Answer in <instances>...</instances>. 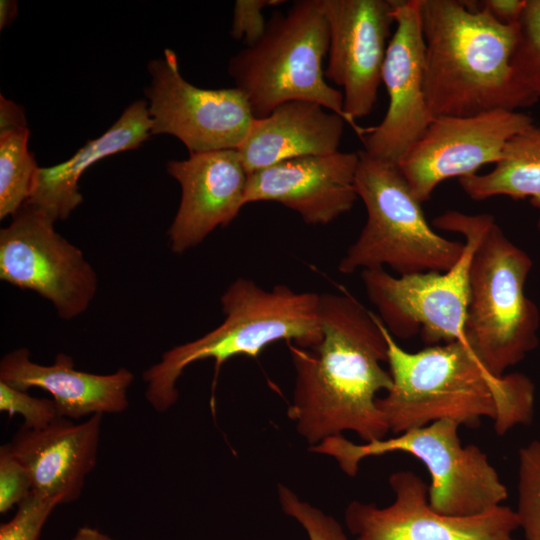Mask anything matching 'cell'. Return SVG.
Here are the masks:
<instances>
[{"label":"cell","instance_id":"obj_9","mask_svg":"<svg viewBox=\"0 0 540 540\" xmlns=\"http://www.w3.org/2000/svg\"><path fill=\"white\" fill-rule=\"evenodd\" d=\"M56 221L25 203L0 230V279L31 290L54 306L63 320L83 314L98 278L83 252L54 228Z\"/></svg>","mask_w":540,"mask_h":540},{"label":"cell","instance_id":"obj_30","mask_svg":"<svg viewBox=\"0 0 540 540\" xmlns=\"http://www.w3.org/2000/svg\"><path fill=\"white\" fill-rule=\"evenodd\" d=\"M283 3V0H237L233 8L231 37L242 40L246 46L255 44L267 26L263 10Z\"/></svg>","mask_w":540,"mask_h":540},{"label":"cell","instance_id":"obj_17","mask_svg":"<svg viewBox=\"0 0 540 540\" xmlns=\"http://www.w3.org/2000/svg\"><path fill=\"white\" fill-rule=\"evenodd\" d=\"M358 152L292 158L248 175L246 205L273 201L310 225H326L349 212L358 198Z\"/></svg>","mask_w":540,"mask_h":540},{"label":"cell","instance_id":"obj_19","mask_svg":"<svg viewBox=\"0 0 540 540\" xmlns=\"http://www.w3.org/2000/svg\"><path fill=\"white\" fill-rule=\"evenodd\" d=\"M133 380L134 374L124 367L111 374L79 371L64 353L53 364L42 365L31 360L27 348H18L0 361V382L22 391L36 387L49 392L59 415L71 420L125 411Z\"/></svg>","mask_w":540,"mask_h":540},{"label":"cell","instance_id":"obj_11","mask_svg":"<svg viewBox=\"0 0 540 540\" xmlns=\"http://www.w3.org/2000/svg\"><path fill=\"white\" fill-rule=\"evenodd\" d=\"M151 84L145 94L152 134L178 138L190 154L238 149L255 119L236 87L203 89L187 82L174 51L148 64Z\"/></svg>","mask_w":540,"mask_h":540},{"label":"cell","instance_id":"obj_22","mask_svg":"<svg viewBox=\"0 0 540 540\" xmlns=\"http://www.w3.org/2000/svg\"><path fill=\"white\" fill-rule=\"evenodd\" d=\"M459 184L473 200L529 199L540 211V126L532 124L512 137L491 171L460 178ZM537 229L540 232V213Z\"/></svg>","mask_w":540,"mask_h":540},{"label":"cell","instance_id":"obj_12","mask_svg":"<svg viewBox=\"0 0 540 540\" xmlns=\"http://www.w3.org/2000/svg\"><path fill=\"white\" fill-rule=\"evenodd\" d=\"M532 124L528 114L504 109L435 117L397 166L423 203L443 181L496 164L508 141Z\"/></svg>","mask_w":540,"mask_h":540},{"label":"cell","instance_id":"obj_18","mask_svg":"<svg viewBox=\"0 0 540 540\" xmlns=\"http://www.w3.org/2000/svg\"><path fill=\"white\" fill-rule=\"evenodd\" d=\"M102 417L92 415L78 424L58 417L41 429L22 426L5 444L29 472L33 493L60 504L79 498L96 465Z\"/></svg>","mask_w":540,"mask_h":540},{"label":"cell","instance_id":"obj_16","mask_svg":"<svg viewBox=\"0 0 540 540\" xmlns=\"http://www.w3.org/2000/svg\"><path fill=\"white\" fill-rule=\"evenodd\" d=\"M181 187V199L168 229L171 251L201 244L218 227L229 225L246 205L248 172L237 149L193 153L167 163Z\"/></svg>","mask_w":540,"mask_h":540},{"label":"cell","instance_id":"obj_29","mask_svg":"<svg viewBox=\"0 0 540 540\" xmlns=\"http://www.w3.org/2000/svg\"><path fill=\"white\" fill-rule=\"evenodd\" d=\"M32 480L25 466L8 450L0 448V513H7L32 492Z\"/></svg>","mask_w":540,"mask_h":540},{"label":"cell","instance_id":"obj_15","mask_svg":"<svg viewBox=\"0 0 540 540\" xmlns=\"http://www.w3.org/2000/svg\"><path fill=\"white\" fill-rule=\"evenodd\" d=\"M395 27L382 69L388 107L362 137L368 155L398 164L434 119L425 92L421 0H393Z\"/></svg>","mask_w":540,"mask_h":540},{"label":"cell","instance_id":"obj_7","mask_svg":"<svg viewBox=\"0 0 540 540\" xmlns=\"http://www.w3.org/2000/svg\"><path fill=\"white\" fill-rule=\"evenodd\" d=\"M356 191L366 222L338 265L339 272L389 267L398 275L445 272L461 258L465 244L429 225L421 202L396 164L358 151Z\"/></svg>","mask_w":540,"mask_h":540},{"label":"cell","instance_id":"obj_26","mask_svg":"<svg viewBox=\"0 0 540 540\" xmlns=\"http://www.w3.org/2000/svg\"><path fill=\"white\" fill-rule=\"evenodd\" d=\"M278 498L283 512L303 527L309 540H347L335 518L302 501L288 487L279 485Z\"/></svg>","mask_w":540,"mask_h":540},{"label":"cell","instance_id":"obj_27","mask_svg":"<svg viewBox=\"0 0 540 540\" xmlns=\"http://www.w3.org/2000/svg\"><path fill=\"white\" fill-rule=\"evenodd\" d=\"M60 503L33 492L18 504L14 517L0 526V540H38L47 518Z\"/></svg>","mask_w":540,"mask_h":540},{"label":"cell","instance_id":"obj_24","mask_svg":"<svg viewBox=\"0 0 540 540\" xmlns=\"http://www.w3.org/2000/svg\"><path fill=\"white\" fill-rule=\"evenodd\" d=\"M518 500L515 511L526 540H540V441L519 450Z\"/></svg>","mask_w":540,"mask_h":540},{"label":"cell","instance_id":"obj_32","mask_svg":"<svg viewBox=\"0 0 540 540\" xmlns=\"http://www.w3.org/2000/svg\"><path fill=\"white\" fill-rule=\"evenodd\" d=\"M28 129L22 107L0 96V135Z\"/></svg>","mask_w":540,"mask_h":540},{"label":"cell","instance_id":"obj_25","mask_svg":"<svg viewBox=\"0 0 540 540\" xmlns=\"http://www.w3.org/2000/svg\"><path fill=\"white\" fill-rule=\"evenodd\" d=\"M517 29L512 67L519 82L540 100V0H527Z\"/></svg>","mask_w":540,"mask_h":540},{"label":"cell","instance_id":"obj_28","mask_svg":"<svg viewBox=\"0 0 540 540\" xmlns=\"http://www.w3.org/2000/svg\"><path fill=\"white\" fill-rule=\"evenodd\" d=\"M0 410L7 412L10 417L21 415L23 426L29 429L44 428L61 417L53 399L33 397L27 391L15 389L3 382H0Z\"/></svg>","mask_w":540,"mask_h":540},{"label":"cell","instance_id":"obj_8","mask_svg":"<svg viewBox=\"0 0 540 540\" xmlns=\"http://www.w3.org/2000/svg\"><path fill=\"white\" fill-rule=\"evenodd\" d=\"M459 426L452 420H439L389 439L360 444L341 434L309 449L333 457L349 476L357 474L365 458L390 452L410 454L430 474L428 499L434 510L452 516H473L502 505L508 492L487 454L475 445H462Z\"/></svg>","mask_w":540,"mask_h":540},{"label":"cell","instance_id":"obj_1","mask_svg":"<svg viewBox=\"0 0 540 540\" xmlns=\"http://www.w3.org/2000/svg\"><path fill=\"white\" fill-rule=\"evenodd\" d=\"M322 339L309 349L290 345L295 385L288 415L311 445L355 432L365 442L384 439L389 428L378 393L392 387L385 327L343 288L320 295Z\"/></svg>","mask_w":540,"mask_h":540},{"label":"cell","instance_id":"obj_34","mask_svg":"<svg viewBox=\"0 0 540 540\" xmlns=\"http://www.w3.org/2000/svg\"><path fill=\"white\" fill-rule=\"evenodd\" d=\"M72 540H113L109 536L101 533L97 529L82 527L78 529Z\"/></svg>","mask_w":540,"mask_h":540},{"label":"cell","instance_id":"obj_23","mask_svg":"<svg viewBox=\"0 0 540 540\" xmlns=\"http://www.w3.org/2000/svg\"><path fill=\"white\" fill-rule=\"evenodd\" d=\"M29 134L0 135V219L13 216L32 194L39 167L28 149Z\"/></svg>","mask_w":540,"mask_h":540},{"label":"cell","instance_id":"obj_5","mask_svg":"<svg viewBox=\"0 0 540 540\" xmlns=\"http://www.w3.org/2000/svg\"><path fill=\"white\" fill-rule=\"evenodd\" d=\"M223 322L202 337L165 351L144 371L145 397L158 412L177 401L176 383L194 362L214 359L216 374L235 356H258L268 345L287 341L309 349L322 339L320 294L298 292L286 285L271 290L249 278L234 280L220 297Z\"/></svg>","mask_w":540,"mask_h":540},{"label":"cell","instance_id":"obj_2","mask_svg":"<svg viewBox=\"0 0 540 540\" xmlns=\"http://www.w3.org/2000/svg\"><path fill=\"white\" fill-rule=\"evenodd\" d=\"M385 337L392 387L376 404L394 434L439 420L471 426L488 417L499 435L531 423L535 386L525 374H494L465 340L409 352L386 328Z\"/></svg>","mask_w":540,"mask_h":540},{"label":"cell","instance_id":"obj_21","mask_svg":"<svg viewBox=\"0 0 540 540\" xmlns=\"http://www.w3.org/2000/svg\"><path fill=\"white\" fill-rule=\"evenodd\" d=\"M151 128L147 102H133L107 131L87 141L68 160L39 167L26 203L43 210L55 221L66 220L83 201L78 187L82 174L107 156L136 149L150 137Z\"/></svg>","mask_w":540,"mask_h":540},{"label":"cell","instance_id":"obj_6","mask_svg":"<svg viewBox=\"0 0 540 540\" xmlns=\"http://www.w3.org/2000/svg\"><path fill=\"white\" fill-rule=\"evenodd\" d=\"M329 28L319 0H298L274 11L263 36L236 53L228 73L247 98L255 118L294 100L318 103L339 114L352 129L341 90L327 82L323 61Z\"/></svg>","mask_w":540,"mask_h":540},{"label":"cell","instance_id":"obj_20","mask_svg":"<svg viewBox=\"0 0 540 540\" xmlns=\"http://www.w3.org/2000/svg\"><path fill=\"white\" fill-rule=\"evenodd\" d=\"M346 124L318 103L288 101L255 118L237 150L250 174L284 160L338 151Z\"/></svg>","mask_w":540,"mask_h":540},{"label":"cell","instance_id":"obj_13","mask_svg":"<svg viewBox=\"0 0 540 540\" xmlns=\"http://www.w3.org/2000/svg\"><path fill=\"white\" fill-rule=\"evenodd\" d=\"M329 28L325 77L341 87L343 106L354 132L367 128L357 119L376 105L392 28L393 0H319Z\"/></svg>","mask_w":540,"mask_h":540},{"label":"cell","instance_id":"obj_14","mask_svg":"<svg viewBox=\"0 0 540 540\" xmlns=\"http://www.w3.org/2000/svg\"><path fill=\"white\" fill-rule=\"evenodd\" d=\"M394 501L386 507L353 501L344 519L355 540H517L514 510L499 505L473 516H452L434 510L427 484L412 471L389 477Z\"/></svg>","mask_w":540,"mask_h":540},{"label":"cell","instance_id":"obj_31","mask_svg":"<svg viewBox=\"0 0 540 540\" xmlns=\"http://www.w3.org/2000/svg\"><path fill=\"white\" fill-rule=\"evenodd\" d=\"M527 0H484L478 3L487 9L498 21L517 25Z\"/></svg>","mask_w":540,"mask_h":540},{"label":"cell","instance_id":"obj_3","mask_svg":"<svg viewBox=\"0 0 540 540\" xmlns=\"http://www.w3.org/2000/svg\"><path fill=\"white\" fill-rule=\"evenodd\" d=\"M425 92L433 117L520 111L539 100L512 67L517 25L477 1L421 0Z\"/></svg>","mask_w":540,"mask_h":540},{"label":"cell","instance_id":"obj_10","mask_svg":"<svg viewBox=\"0 0 540 540\" xmlns=\"http://www.w3.org/2000/svg\"><path fill=\"white\" fill-rule=\"evenodd\" d=\"M463 237L461 258L445 272L393 276L385 268L361 271L366 295L393 338L418 335L426 347L464 340L473 240Z\"/></svg>","mask_w":540,"mask_h":540},{"label":"cell","instance_id":"obj_4","mask_svg":"<svg viewBox=\"0 0 540 540\" xmlns=\"http://www.w3.org/2000/svg\"><path fill=\"white\" fill-rule=\"evenodd\" d=\"M433 225L473 240L464 340L491 372L503 375L539 344V309L525 294L533 260L490 214L448 210Z\"/></svg>","mask_w":540,"mask_h":540},{"label":"cell","instance_id":"obj_33","mask_svg":"<svg viewBox=\"0 0 540 540\" xmlns=\"http://www.w3.org/2000/svg\"><path fill=\"white\" fill-rule=\"evenodd\" d=\"M17 15V2L11 0L0 1V28L10 24Z\"/></svg>","mask_w":540,"mask_h":540}]
</instances>
